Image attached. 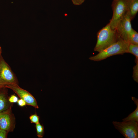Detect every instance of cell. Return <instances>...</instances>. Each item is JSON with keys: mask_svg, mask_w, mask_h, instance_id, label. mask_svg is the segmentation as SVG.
<instances>
[{"mask_svg": "<svg viewBox=\"0 0 138 138\" xmlns=\"http://www.w3.org/2000/svg\"><path fill=\"white\" fill-rule=\"evenodd\" d=\"M73 3L76 5H79L82 4L85 0H71Z\"/></svg>", "mask_w": 138, "mask_h": 138, "instance_id": "cell-20", "label": "cell"}, {"mask_svg": "<svg viewBox=\"0 0 138 138\" xmlns=\"http://www.w3.org/2000/svg\"><path fill=\"white\" fill-rule=\"evenodd\" d=\"M111 7L113 14L109 23L111 28L114 29L128 11L127 0H113Z\"/></svg>", "mask_w": 138, "mask_h": 138, "instance_id": "cell-4", "label": "cell"}, {"mask_svg": "<svg viewBox=\"0 0 138 138\" xmlns=\"http://www.w3.org/2000/svg\"><path fill=\"white\" fill-rule=\"evenodd\" d=\"M4 87L0 89V112L12 107L11 103L8 100L7 92Z\"/></svg>", "mask_w": 138, "mask_h": 138, "instance_id": "cell-9", "label": "cell"}, {"mask_svg": "<svg viewBox=\"0 0 138 138\" xmlns=\"http://www.w3.org/2000/svg\"><path fill=\"white\" fill-rule=\"evenodd\" d=\"M17 102L18 104L20 107H24L26 105L25 101L21 99L18 100Z\"/></svg>", "mask_w": 138, "mask_h": 138, "instance_id": "cell-19", "label": "cell"}, {"mask_svg": "<svg viewBox=\"0 0 138 138\" xmlns=\"http://www.w3.org/2000/svg\"><path fill=\"white\" fill-rule=\"evenodd\" d=\"M40 117L36 113L29 117V119L31 123L36 124L39 122Z\"/></svg>", "mask_w": 138, "mask_h": 138, "instance_id": "cell-16", "label": "cell"}, {"mask_svg": "<svg viewBox=\"0 0 138 138\" xmlns=\"http://www.w3.org/2000/svg\"><path fill=\"white\" fill-rule=\"evenodd\" d=\"M127 42L129 43L138 45V33L133 28L128 35Z\"/></svg>", "mask_w": 138, "mask_h": 138, "instance_id": "cell-12", "label": "cell"}, {"mask_svg": "<svg viewBox=\"0 0 138 138\" xmlns=\"http://www.w3.org/2000/svg\"><path fill=\"white\" fill-rule=\"evenodd\" d=\"M4 87L12 90L20 99L25 101L26 105L31 106L35 108H39L37 101L33 96L28 91L21 88L18 85H8Z\"/></svg>", "mask_w": 138, "mask_h": 138, "instance_id": "cell-7", "label": "cell"}, {"mask_svg": "<svg viewBox=\"0 0 138 138\" xmlns=\"http://www.w3.org/2000/svg\"><path fill=\"white\" fill-rule=\"evenodd\" d=\"M112 124L125 138H138V122L133 120L122 122L113 121Z\"/></svg>", "mask_w": 138, "mask_h": 138, "instance_id": "cell-5", "label": "cell"}, {"mask_svg": "<svg viewBox=\"0 0 138 138\" xmlns=\"http://www.w3.org/2000/svg\"><path fill=\"white\" fill-rule=\"evenodd\" d=\"M35 124L37 135L38 138H43L44 134V129L43 125H41L39 122Z\"/></svg>", "mask_w": 138, "mask_h": 138, "instance_id": "cell-14", "label": "cell"}, {"mask_svg": "<svg viewBox=\"0 0 138 138\" xmlns=\"http://www.w3.org/2000/svg\"><path fill=\"white\" fill-rule=\"evenodd\" d=\"M18 100V97L15 95H11L8 98L9 101L11 103H16Z\"/></svg>", "mask_w": 138, "mask_h": 138, "instance_id": "cell-17", "label": "cell"}, {"mask_svg": "<svg viewBox=\"0 0 138 138\" xmlns=\"http://www.w3.org/2000/svg\"><path fill=\"white\" fill-rule=\"evenodd\" d=\"M2 49L1 47L0 46V57L1 56V54L2 53Z\"/></svg>", "mask_w": 138, "mask_h": 138, "instance_id": "cell-21", "label": "cell"}, {"mask_svg": "<svg viewBox=\"0 0 138 138\" xmlns=\"http://www.w3.org/2000/svg\"><path fill=\"white\" fill-rule=\"evenodd\" d=\"M18 81L11 67L1 55L0 57V86L18 85Z\"/></svg>", "mask_w": 138, "mask_h": 138, "instance_id": "cell-3", "label": "cell"}, {"mask_svg": "<svg viewBox=\"0 0 138 138\" xmlns=\"http://www.w3.org/2000/svg\"><path fill=\"white\" fill-rule=\"evenodd\" d=\"M8 133L7 131L0 129V138H7Z\"/></svg>", "mask_w": 138, "mask_h": 138, "instance_id": "cell-18", "label": "cell"}, {"mask_svg": "<svg viewBox=\"0 0 138 138\" xmlns=\"http://www.w3.org/2000/svg\"><path fill=\"white\" fill-rule=\"evenodd\" d=\"M128 53H131L136 57V59L138 60V45L129 43Z\"/></svg>", "mask_w": 138, "mask_h": 138, "instance_id": "cell-13", "label": "cell"}, {"mask_svg": "<svg viewBox=\"0 0 138 138\" xmlns=\"http://www.w3.org/2000/svg\"><path fill=\"white\" fill-rule=\"evenodd\" d=\"M16 124L15 118L12 107L0 112V129L8 132L13 131Z\"/></svg>", "mask_w": 138, "mask_h": 138, "instance_id": "cell-6", "label": "cell"}, {"mask_svg": "<svg viewBox=\"0 0 138 138\" xmlns=\"http://www.w3.org/2000/svg\"><path fill=\"white\" fill-rule=\"evenodd\" d=\"M97 37V42L94 49L99 52L116 42L120 37L116 30L112 29L109 23L99 30Z\"/></svg>", "mask_w": 138, "mask_h": 138, "instance_id": "cell-1", "label": "cell"}, {"mask_svg": "<svg viewBox=\"0 0 138 138\" xmlns=\"http://www.w3.org/2000/svg\"><path fill=\"white\" fill-rule=\"evenodd\" d=\"M136 65L133 67L132 77L133 80L138 82V60H135Z\"/></svg>", "mask_w": 138, "mask_h": 138, "instance_id": "cell-15", "label": "cell"}, {"mask_svg": "<svg viewBox=\"0 0 138 138\" xmlns=\"http://www.w3.org/2000/svg\"><path fill=\"white\" fill-rule=\"evenodd\" d=\"M131 20L128 11L119 21L116 28L119 37L127 42L128 35L132 28Z\"/></svg>", "mask_w": 138, "mask_h": 138, "instance_id": "cell-8", "label": "cell"}, {"mask_svg": "<svg viewBox=\"0 0 138 138\" xmlns=\"http://www.w3.org/2000/svg\"><path fill=\"white\" fill-rule=\"evenodd\" d=\"M2 87V86H0V89L2 87Z\"/></svg>", "mask_w": 138, "mask_h": 138, "instance_id": "cell-22", "label": "cell"}, {"mask_svg": "<svg viewBox=\"0 0 138 138\" xmlns=\"http://www.w3.org/2000/svg\"><path fill=\"white\" fill-rule=\"evenodd\" d=\"M129 44V43L119 37L116 42L99 52L97 55L90 57L89 59L94 61H98L113 55L128 53Z\"/></svg>", "mask_w": 138, "mask_h": 138, "instance_id": "cell-2", "label": "cell"}, {"mask_svg": "<svg viewBox=\"0 0 138 138\" xmlns=\"http://www.w3.org/2000/svg\"><path fill=\"white\" fill-rule=\"evenodd\" d=\"M127 4L128 11L132 20L138 12V0H127Z\"/></svg>", "mask_w": 138, "mask_h": 138, "instance_id": "cell-10", "label": "cell"}, {"mask_svg": "<svg viewBox=\"0 0 138 138\" xmlns=\"http://www.w3.org/2000/svg\"><path fill=\"white\" fill-rule=\"evenodd\" d=\"M131 99L136 105V109L128 116L122 119V122H126L131 120H133L138 122V99L134 97H132Z\"/></svg>", "mask_w": 138, "mask_h": 138, "instance_id": "cell-11", "label": "cell"}]
</instances>
